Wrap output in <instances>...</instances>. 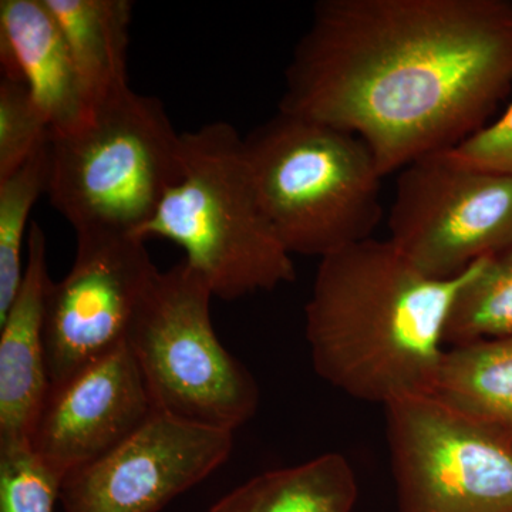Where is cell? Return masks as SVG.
<instances>
[{
  "instance_id": "cell-1",
  "label": "cell",
  "mask_w": 512,
  "mask_h": 512,
  "mask_svg": "<svg viewBox=\"0 0 512 512\" xmlns=\"http://www.w3.org/2000/svg\"><path fill=\"white\" fill-rule=\"evenodd\" d=\"M511 86L510 0H320L279 110L362 138L386 177L473 136Z\"/></svg>"
},
{
  "instance_id": "cell-2",
  "label": "cell",
  "mask_w": 512,
  "mask_h": 512,
  "mask_svg": "<svg viewBox=\"0 0 512 512\" xmlns=\"http://www.w3.org/2000/svg\"><path fill=\"white\" fill-rule=\"evenodd\" d=\"M473 266L434 278L389 239L375 238L320 259L305 306L316 373L340 392L384 407L429 394L451 306Z\"/></svg>"
},
{
  "instance_id": "cell-3",
  "label": "cell",
  "mask_w": 512,
  "mask_h": 512,
  "mask_svg": "<svg viewBox=\"0 0 512 512\" xmlns=\"http://www.w3.org/2000/svg\"><path fill=\"white\" fill-rule=\"evenodd\" d=\"M134 237L178 245L214 298L224 301L296 278L292 255L259 197L244 138L227 121L181 133L180 178Z\"/></svg>"
},
{
  "instance_id": "cell-4",
  "label": "cell",
  "mask_w": 512,
  "mask_h": 512,
  "mask_svg": "<svg viewBox=\"0 0 512 512\" xmlns=\"http://www.w3.org/2000/svg\"><path fill=\"white\" fill-rule=\"evenodd\" d=\"M244 144L266 215L289 254L322 259L372 238L384 175L362 138L278 110Z\"/></svg>"
},
{
  "instance_id": "cell-5",
  "label": "cell",
  "mask_w": 512,
  "mask_h": 512,
  "mask_svg": "<svg viewBox=\"0 0 512 512\" xmlns=\"http://www.w3.org/2000/svg\"><path fill=\"white\" fill-rule=\"evenodd\" d=\"M181 175V134L164 104L131 87L50 140V205L76 235H136Z\"/></svg>"
},
{
  "instance_id": "cell-6",
  "label": "cell",
  "mask_w": 512,
  "mask_h": 512,
  "mask_svg": "<svg viewBox=\"0 0 512 512\" xmlns=\"http://www.w3.org/2000/svg\"><path fill=\"white\" fill-rule=\"evenodd\" d=\"M212 298L207 281L184 259L158 271L127 345L156 414L235 433L258 410V383L218 338Z\"/></svg>"
},
{
  "instance_id": "cell-7",
  "label": "cell",
  "mask_w": 512,
  "mask_h": 512,
  "mask_svg": "<svg viewBox=\"0 0 512 512\" xmlns=\"http://www.w3.org/2000/svg\"><path fill=\"white\" fill-rule=\"evenodd\" d=\"M399 512H512V433L429 396L384 407Z\"/></svg>"
},
{
  "instance_id": "cell-8",
  "label": "cell",
  "mask_w": 512,
  "mask_h": 512,
  "mask_svg": "<svg viewBox=\"0 0 512 512\" xmlns=\"http://www.w3.org/2000/svg\"><path fill=\"white\" fill-rule=\"evenodd\" d=\"M389 241L424 274L446 279L512 247V174L458 163L446 151L397 178Z\"/></svg>"
},
{
  "instance_id": "cell-9",
  "label": "cell",
  "mask_w": 512,
  "mask_h": 512,
  "mask_svg": "<svg viewBox=\"0 0 512 512\" xmlns=\"http://www.w3.org/2000/svg\"><path fill=\"white\" fill-rule=\"evenodd\" d=\"M76 256L45 303L50 386L127 342L138 308L158 274L146 241L134 235H76Z\"/></svg>"
},
{
  "instance_id": "cell-10",
  "label": "cell",
  "mask_w": 512,
  "mask_h": 512,
  "mask_svg": "<svg viewBox=\"0 0 512 512\" xmlns=\"http://www.w3.org/2000/svg\"><path fill=\"white\" fill-rule=\"evenodd\" d=\"M234 433L154 414L121 446L60 485L64 512H158L224 466Z\"/></svg>"
},
{
  "instance_id": "cell-11",
  "label": "cell",
  "mask_w": 512,
  "mask_h": 512,
  "mask_svg": "<svg viewBox=\"0 0 512 512\" xmlns=\"http://www.w3.org/2000/svg\"><path fill=\"white\" fill-rule=\"evenodd\" d=\"M154 414L126 342L50 386L29 447L63 481L121 446Z\"/></svg>"
},
{
  "instance_id": "cell-12",
  "label": "cell",
  "mask_w": 512,
  "mask_h": 512,
  "mask_svg": "<svg viewBox=\"0 0 512 512\" xmlns=\"http://www.w3.org/2000/svg\"><path fill=\"white\" fill-rule=\"evenodd\" d=\"M46 235L29 229V259L18 295L0 318V451L29 447L50 389L45 343Z\"/></svg>"
},
{
  "instance_id": "cell-13",
  "label": "cell",
  "mask_w": 512,
  "mask_h": 512,
  "mask_svg": "<svg viewBox=\"0 0 512 512\" xmlns=\"http://www.w3.org/2000/svg\"><path fill=\"white\" fill-rule=\"evenodd\" d=\"M0 66L2 79L28 89L53 134L89 116L69 46L45 0L0 2Z\"/></svg>"
},
{
  "instance_id": "cell-14",
  "label": "cell",
  "mask_w": 512,
  "mask_h": 512,
  "mask_svg": "<svg viewBox=\"0 0 512 512\" xmlns=\"http://www.w3.org/2000/svg\"><path fill=\"white\" fill-rule=\"evenodd\" d=\"M69 46L90 109L127 89L130 0H45Z\"/></svg>"
},
{
  "instance_id": "cell-15",
  "label": "cell",
  "mask_w": 512,
  "mask_h": 512,
  "mask_svg": "<svg viewBox=\"0 0 512 512\" xmlns=\"http://www.w3.org/2000/svg\"><path fill=\"white\" fill-rule=\"evenodd\" d=\"M357 493L348 458L325 453L252 477L208 512H352Z\"/></svg>"
},
{
  "instance_id": "cell-16",
  "label": "cell",
  "mask_w": 512,
  "mask_h": 512,
  "mask_svg": "<svg viewBox=\"0 0 512 512\" xmlns=\"http://www.w3.org/2000/svg\"><path fill=\"white\" fill-rule=\"evenodd\" d=\"M429 396L471 419L512 433V336L444 350Z\"/></svg>"
},
{
  "instance_id": "cell-17",
  "label": "cell",
  "mask_w": 512,
  "mask_h": 512,
  "mask_svg": "<svg viewBox=\"0 0 512 512\" xmlns=\"http://www.w3.org/2000/svg\"><path fill=\"white\" fill-rule=\"evenodd\" d=\"M512 336V247L480 259L461 286L446 326V343Z\"/></svg>"
},
{
  "instance_id": "cell-18",
  "label": "cell",
  "mask_w": 512,
  "mask_h": 512,
  "mask_svg": "<svg viewBox=\"0 0 512 512\" xmlns=\"http://www.w3.org/2000/svg\"><path fill=\"white\" fill-rule=\"evenodd\" d=\"M50 144L15 173L0 180V318L6 315L22 284V248L29 215L47 194Z\"/></svg>"
},
{
  "instance_id": "cell-19",
  "label": "cell",
  "mask_w": 512,
  "mask_h": 512,
  "mask_svg": "<svg viewBox=\"0 0 512 512\" xmlns=\"http://www.w3.org/2000/svg\"><path fill=\"white\" fill-rule=\"evenodd\" d=\"M52 128L22 83L0 82V180L49 146Z\"/></svg>"
},
{
  "instance_id": "cell-20",
  "label": "cell",
  "mask_w": 512,
  "mask_h": 512,
  "mask_svg": "<svg viewBox=\"0 0 512 512\" xmlns=\"http://www.w3.org/2000/svg\"><path fill=\"white\" fill-rule=\"evenodd\" d=\"M60 485L30 447L0 451V512H55Z\"/></svg>"
},
{
  "instance_id": "cell-21",
  "label": "cell",
  "mask_w": 512,
  "mask_h": 512,
  "mask_svg": "<svg viewBox=\"0 0 512 512\" xmlns=\"http://www.w3.org/2000/svg\"><path fill=\"white\" fill-rule=\"evenodd\" d=\"M446 153L458 163L512 174V103L497 120Z\"/></svg>"
}]
</instances>
